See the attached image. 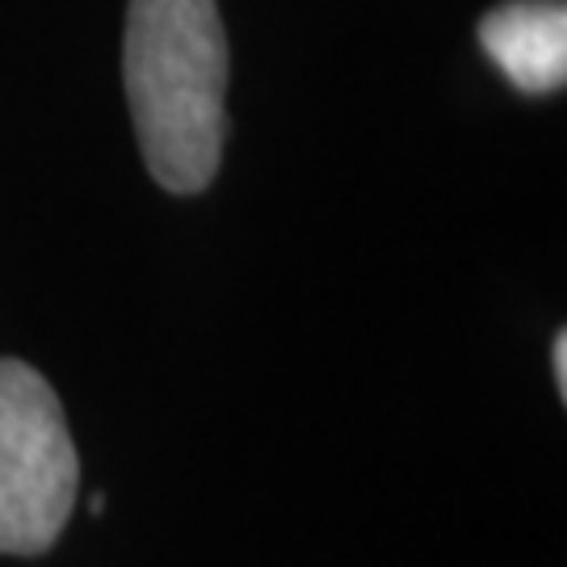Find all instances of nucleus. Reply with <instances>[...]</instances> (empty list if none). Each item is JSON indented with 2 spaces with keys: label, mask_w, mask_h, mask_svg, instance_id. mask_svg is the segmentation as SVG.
Returning a JSON list of instances; mask_svg holds the SVG:
<instances>
[{
  "label": "nucleus",
  "mask_w": 567,
  "mask_h": 567,
  "mask_svg": "<svg viewBox=\"0 0 567 567\" xmlns=\"http://www.w3.org/2000/svg\"><path fill=\"white\" fill-rule=\"evenodd\" d=\"M126 102L143 164L168 194H203L224 161L227 34L215 0H131Z\"/></svg>",
  "instance_id": "f257e3e1"
},
{
  "label": "nucleus",
  "mask_w": 567,
  "mask_h": 567,
  "mask_svg": "<svg viewBox=\"0 0 567 567\" xmlns=\"http://www.w3.org/2000/svg\"><path fill=\"white\" fill-rule=\"evenodd\" d=\"M81 487V458L55 386L34 365L0 358V555L55 547Z\"/></svg>",
  "instance_id": "f03ea898"
},
{
  "label": "nucleus",
  "mask_w": 567,
  "mask_h": 567,
  "mask_svg": "<svg viewBox=\"0 0 567 567\" xmlns=\"http://www.w3.org/2000/svg\"><path fill=\"white\" fill-rule=\"evenodd\" d=\"M487 60L522 93H555L567 81V4L508 0L480 21Z\"/></svg>",
  "instance_id": "7ed1b4c3"
},
{
  "label": "nucleus",
  "mask_w": 567,
  "mask_h": 567,
  "mask_svg": "<svg viewBox=\"0 0 567 567\" xmlns=\"http://www.w3.org/2000/svg\"><path fill=\"white\" fill-rule=\"evenodd\" d=\"M550 353H555L550 362H555V386H559V400H567V332L564 328L555 332V349H550Z\"/></svg>",
  "instance_id": "20e7f679"
}]
</instances>
